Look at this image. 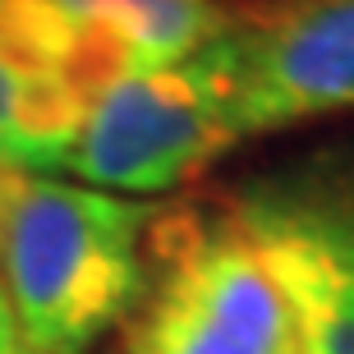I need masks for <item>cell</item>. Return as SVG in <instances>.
<instances>
[{
	"label": "cell",
	"instance_id": "obj_1",
	"mask_svg": "<svg viewBox=\"0 0 354 354\" xmlns=\"http://www.w3.org/2000/svg\"><path fill=\"white\" fill-rule=\"evenodd\" d=\"M157 207L92 184L24 175L5 225L0 290L32 354H88L147 286V225Z\"/></svg>",
	"mask_w": 354,
	"mask_h": 354
},
{
	"label": "cell",
	"instance_id": "obj_2",
	"mask_svg": "<svg viewBox=\"0 0 354 354\" xmlns=\"http://www.w3.org/2000/svg\"><path fill=\"white\" fill-rule=\"evenodd\" d=\"M115 354H295V308L230 194L157 207Z\"/></svg>",
	"mask_w": 354,
	"mask_h": 354
},
{
	"label": "cell",
	"instance_id": "obj_3",
	"mask_svg": "<svg viewBox=\"0 0 354 354\" xmlns=\"http://www.w3.org/2000/svg\"><path fill=\"white\" fill-rule=\"evenodd\" d=\"M239 143L230 88L198 46L106 92L83 120L65 171L106 194H175Z\"/></svg>",
	"mask_w": 354,
	"mask_h": 354
},
{
	"label": "cell",
	"instance_id": "obj_4",
	"mask_svg": "<svg viewBox=\"0 0 354 354\" xmlns=\"http://www.w3.org/2000/svg\"><path fill=\"white\" fill-rule=\"evenodd\" d=\"M295 308V354H354V147L225 189Z\"/></svg>",
	"mask_w": 354,
	"mask_h": 354
},
{
	"label": "cell",
	"instance_id": "obj_5",
	"mask_svg": "<svg viewBox=\"0 0 354 354\" xmlns=\"http://www.w3.org/2000/svg\"><path fill=\"white\" fill-rule=\"evenodd\" d=\"M203 51L230 88L244 138L354 111V0L225 5Z\"/></svg>",
	"mask_w": 354,
	"mask_h": 354
},
{
	"label": "cell",
	"instance_id": "obj_6",
	"mask_svg": "<svg viewBox=\"0 0 354 354\" xmlns=\"http://www.w3.org/2000/svg\"><path fill=\"white\" fill-rule=\"evenodd\" d=\"M74 24L55 0H0V166L60 171L92 106L69 83Z\"/></svg>",
	"mask_w": 354,
	"mask_h": 354
},
{
	"label": "cell",
	"instance_id": "obj_7",
	"mask_svg": "<svg viewBox=\"0 0 354 354\" xmlns=\"http://www.w3.org/2000/svg\"><path fill=\"white\" fill-rule=\"evenodd\" d=\"M69 19H97L133 46L138 65H175L207 46L225 24L221 0H55Z\"/></svg>",
	"mask_w": 354,
	"mask_h": 354
},
{
	"label": "cell",
	"instance_id": "obj_8",
	"mask_svg": "<svg viewBox=\"0 0 354 354\" xmlns=\"http://www.w3.org/2000/svg\"><path fill=\"white\" fill-rule=\"evenodd\" d=\"M0 354H32L14 327V313H10V299H5V290H0Z\"/></svg>",
	"mask_w": 354,
	"mask_h": 354
},
{
	"label": "cell",
	"instance_id": "obj_9",
	"mask_svg": "<svg viewBox=\"0 0 354 354\" xmlns=\"http://www.w3.org/2000/svg\"><path fill=\"white\" fill-rule=\"evenodd\" d=\"M24 175L19 171H5L0 166V253H5V225H10V207H14V194H19Z\"/></svg>",
	"mask_w": 354,
	"mask_h": 354
}]
</instances>
